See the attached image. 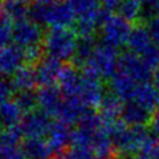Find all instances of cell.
<instances>
[{
    "label": "cell",
    "mask_w": 159,
    "mask_h": 159,
    "mask_svg": "<svg viewBox=\"0 0 159 159\" xmlns=\"http://www.w3.org/2000/svg\"><path fill=\"white\" fill-rule=\"evenodd\" d=\"M116 152L123 155L138 154L153 137L147 125H128L122 119L106 122Z\"/></svg>",
    "instance_id": "cell-1"
},
{
    "label": "cell",
    "mask_w": 159,
    "mask_h": 159,
    "mask_svg": "<svg viewBox=\"0 0 159 159\" xmlns=\"http://www.w3.org/2000/svg\"><path fill=\"white\" fill-rule=\"evenodd\" d=\"M29 17L48 27H70L76 21V14L66 0H60L51 5L34 2L30 6Z\"/></svg>",
    "instance_id": "cell-2"
},
{
    "label": "cell",
    "mask_w": 159,
    "mask_h": 159,
    "mask_svg": "<svg viewBox=\"0 0 159 159\" xmlns=\"http://www.w3.org/2000/svg\"><path fill=\"white\" fill-rule=\"evenodd\" d=\"M78 36L71 27H50L43 36L42 47L46 56L60 61L73 58Z\"/></svg>",
    "instance_id": "cell-3"
},
{
    "label": "cell",
    "mask_w": 159,
    "mask_h": 159,
    "mask_svg": "<svg viewBox=\"0 0 159 159\" xmlns=\"http://www.w3.org/2000/svg\"><path fill=\"white\" fill-rule=\"evenodd\" d=\"M119 55L116 47L101 42L94 48L91 58L81 68L82 72L94 75L99 78H111L118 70Z\"/></svg>",
    "instance_id": "cell-4"
},
{
    "label": "cell",
    "mask_w": 159,
    "mask_h": 159,
    "mask_svg": "<svg viewBox=\"0 0 159 159\" xmlns=\"http://www.w3.org/2000/svg\"><path fill=\"white\" fill-rule=\"evenodd\" d=\"M99 30L102 42L117 48L127 43L128 36L132 31V26L130 22L122 17L119 14H112V11L104 9L99 24Z\"/></svg>",
    "instance_id": "cell-5"
},
{
    "label": "cell",
    "mask_w": 159,
    "mask_h": 159,
    "mask_svg": "<svg viewBox=\"0 0 159 159\" xmlns=\"http://www.w3.org/2000/svg\"><path fill=\"white\" fill-rule=\"evenodd\" d=\"M53 118L43 111H31L24 114L20 128L25 138H46L53 125Z\"/></svg>",
    "instance_id": "cell-6"
},
{
    "label": "cell",
    "mask_w": 159,
    "mask_h": 159,
    "mask_svg": "<svg viewBox=\"0 0 159 159\" xmlns=\"http://www.w3.org/2000/svg\"><path fill=\"white\" fill-rule=\"evenodd\" d=\"M102 78L81 71V83L77 93V98L89 109L98 108L103 97L104 87L101 82Z\"/></svg>",
    "instance_id": "cell-7"
},
{
    "label": "cell",
    "mask_w": 159,
    "mask_h": 159,
    "mask_svg": "<svg viewBox=\"0 0 159 159\" xmlns=\"http://www.w3.org/2000/svg\"><path fill=\"white\" fill-rule=\"evenodd\" d=\"M43 30L42 25L31 20L30 17L19 20L14 22L12 30V41L14 43L26 47L31 45H39L43 41Z\"/></svg>",
    "instance_id": "cell-8"
},
{
    "label": "cell",
    "mask_w": 159,
    "mask_h": 159,
    "mask_svg": "<svg viewBox=\"0 0 159 159\" xmlns=\"http://www.w3.org/2000/svg\"><path fill=\"white\" fill-rule=\"evenodd\" d=\"M37 101L40 109L56 119L65 103V94L58 84L40 86L37 91Z\"/></svg>",
    "instance_id": "cell-9"
},
{
    "label": "cell",
    "mask_w": 159,
    "mask_h": 159,
    "mask_svg": "<svg viewBox=\"0 0 159 159\" xmlns=\"http://www.w3.org/2000/svg\"><path fill=\"white\" fill-rule=\"evenodd\" d=\"M118 70L125 72L127 75L133 77L139 83L149 81V78L153 76L152 70L145 65L142 56L138 53H134L132 51H128V52H124L123 55H120Z\"/></svg>",
    "instance_id": "cell-10"
},
{
    "label": "cell",
    "mask_w": 159,
    "mask_h": 159,
    "mask_svg": "<svg viewBox=\"0 0 159 159\" xmlns=\"http://www.w3.org/2000/svg\"><path fill=\"white\" fill-rule=\"evenodd\" d=\"M25 63L24 50L16 43H9L0 48V77H11Z\"/></svg>",
    "instance_id": "cell-11"
},
{
    "label": "cell",
    "mask_w": 159,
    "mask_h": 159,
    "mask_svg": "<svg viewBox=\"0 0 159 159\" xmlns=\"http://www.w3.org/2000/svg\"><path fill=\"white\" fill-rule=\"evenodd\" d=\"M138 86L139 82H137L133 77H130L129 75H127L120 70H117V72L109 78L111 91L123 102L134 99Z\"/></svg>",
    "instance_id": "cell-12"
},
{
    "label": "cell",
    "mask_w": 159,
    "mask_h": 159,
    "mask_svg": "<svg viewBox=\"0 0 159 159\" xmlns=\"http://www.w3.org/2000/svg\"><path fill=\"white\" fill-rule=\"evenodd\" d=\"M62 61L56 60L53 57L46 56L43 57L36 66V77L37 83L40 86H47V84H56L60 77V73L62 71Z\"/></svg>",
    "instance_id": "cell-13"
},
{
    "label": "cell",
    "mask_w": 159,
    "mask_h": 159,
    "mask_svg": "<svg viewBox=\"0 0 159 159\" xmlns=\"http://www.w3.org/2000/svg\"><path fill=\"white\" fill-rule=\"evenodd\" d=\"M81 83V72L75 65H63L57 84L65 97H76Z\"/></svg>",
    "instance_id": "cell-14"
},
{
    "label": "cell",
    "mask_w": 159,
    "mask_h": 159,
    "mask_svg": "<svg viewBox=\"0 0 159 159\" xmlns=\"http://www.w3.org/2000/svg\"><path fill=\"white\" fill-rule=\"evenodd\" d=\"M152 112L135 101L124 102L120 112V119L128 125H145L152 119Z\"/></svg>",
    "instance_id": "cell-15"
},
{
    "label": "cell",
    "mask_w": 159,
    "mask_h": 159,
    "mask_svg": "<svg viewBox=\"0 0 159 159\" xmlns=\"http://www.w3.org/2000/svg\"><path fill=\"white\" fill-rule=\"evenodd\" d=\"M20 148L26 159H51L55 154L46 138H25Z\"/></svg>",
    "instance_id": "cell-16"
},
{
    "label": "cell",
    "mask_w": 159,
    "mask_h": 159,
    "mask_svg": "<svg viewBox=\"0 0 159 159\" xmlns=\"http://www.w3.org/2000/svg\"><path fill=\"white\" fill-rule=\"evenodd\" d=\"M149 112H157L159 109V87L153 82H142L139 83L134 99Z\"/></svg>",
    "instance_id": "cell-17"
},
{
    "label": "cell",
    "mask_w": 159,
    "mask_h": 159,
    "mask_svg": "<svg viewBox=\"0 0 159 159\" xmlns=\"http://www.w3.org/2000/svg\"><path fill=\"white\" fill-rule=\"evenodd\" d=\"M71 125L61 122V120H55L53 125L46 137L48 144L51 145L52 150L55 153H61L66 149L68 144H71Z\"/></svg>",
    "instance_id": "cell-18"
},
{
    "label": "cell",
    "mask_w": 159,
    "mask_h": 159,
    "mask_svg": "<svg viewBox=\"0 0 159 159\" xmlns=\"http://www.w3.org/2000/svg\"><path fill=\"white\" fill-rule=\"evenodd\" d=\"M125 45L128 46L129 51L138 53V55H143L153 45V40H152V36L147 26L135 25L134 27H132V31L128 36Z\"/></svg>",
    "instance_id": "cell-19"
},
{
    "label": "cell",
    "mask_w": 159,
    "mask_h": 159,
    "mask_svg": "<svg viewBox=\"0 0 159 159\" xmlns=\"http://www.w3.org/2000/svg\"><path fill=\"white\" fill-rule=\"evenodd\" d=\"M14 89L17 91H27V89H34L37 83V77H36V71L34 66L30 65H24L21 66L12 76L10 80Z\"/></svg>",
    "instance_id": "cell-20"
},
{
    "label": "cell",
    "mask_w": 159,
    "mask_h": 159,
    "mask_svg": "<svg viewBox=\"0 0 159 159\" xmlns=\"http://www.w3.org/2000/svg\"><path fill=\"white\" fill-rule=\"evenodd\" d=\"M98 42L96 40V35H91V36H80L78 41H77V47H76V52L73 56V65L77 68H82L87 61L91 58L94 48L97 47Z\"/></svg>",
    "instance_id": "cell-21"
},
{
    "label": "cell",
    "mask_w": 159,
    "mask_h": 159,
    "mask_svg": "<svg viewBox=\"0 0 159 159\" xmlns=\"http://www.w3.org/2000/svg\"><path fill=\"white\" fill-rule=\"evenodd\" d=\"M122 102L123 101L120 98H118L113 92L106 93L99 107H98V112L106 122L117 120L118 117H120V112H122V107H123Z\"/></svg>",
    "instance_id": "cell-22"
},
{
    "label": "cell",
    "mask_w": 159,
    "mask_h": 159,
    "mask_svg": "<svg viewBox=\"0 0 159 159\" xmlns=\"http://www.w3.org/2000/svg\"><path fill=\"white\" fill-rule=\"evenodd\" d=\"M24 114L25 113L19 107V104L14 99H10L0 104V125L2 128L19 125Z\"/></svg>",
    "instance_id": "cell-23"
},
{
    "label": "cell",
    "mask_w": 159,
    "mask_h": 159,
    "mask_svg": "<svg viewBox=\"0 0 159 159\" xmlns=\"http://www.w3.org/2000/svg\"><path fill=\"white\" fill-rule=\"evenodd\" d=\"M30 6L27 0H4L1 4V14L16 22L29 17Z\"/></svg>",
    "instance_id": "cell-24"
},
{
    "label": "cell",
    "mask_w": 159,
    "mask_h": 159,
    "mask_svg": "<svg viewBox=\"0 0 159 159\" xmlns=\"http://www.w3.org/2000/svg\"><path fill=\"white\" fill-rule=\"evenodd\" d=\"M117 10L122 17L129 22H133L143 17L144 4L142 0H123Z\"/></svg>",
    "instance_id": "cell-25"
},
{
    "label": "cell",
    "mask_w": 159,
    "mask_h": 159,
    "mask_svg": "<svg viewBox=\"0 0 159 159\" xmlns=\"http://www.w3.org/2000/svg\"><path fill=\"white\" fill-rule=\"evenodd\" d=\"M14 101L19 104V107L22 109L24 113L35 111L36 107L39 106L37 101V92L34 89H27V91H17Z\"/></svg>",
    "instance_id": "cell-26"
},
{
    "label": "cell",
    "mask_w": 159,
    "mask_h": 159,
    "mask_svg": "<svg viewBox=\"0 0 159 159\" xmlns=\"http://www.w3.org/2000/svg\"><path fill=\"white\" fill-rule=\"evenodd\" d=\"M22 137H24V134L21 132L20 125L2 128L0 130V144L17 147V144L20 143V140H21Z\"/></svg>",
    "instance_id": "cell-27"
},
{
    "label": "cell",
    "mask_w": 159,
    "mask_h": 159,
    "mask_svg": "<svg viewBox=\"0 0 159 159\" xmlns=\"http://www.w3.org/2000/svg\"><path fill=\"white\" fill-rule=\"evenodd\" d=\"M61 159H98V158L89 148L80 147V145H70V148L62 152Z\"/></svg>",
    "instance_id": "cell-28"
},
{
    "label": "cell",
    "mask_w": 159,
    "mask_h": 159,
    "mask_svg": "<svg viewBox=\"0 0 159 159\" xmlns=\"http://www.w3.org/2000/svg\"><path fill=\"white\" fill-rule=\"evenodd\" d=\"M133 159H159V138L153 135Z\"/></svg>",
    "instance_id": "cell-29"
},
{
    "label": "cell",
    "mask_w": 159,
    "mask_h": 159,
    "mask_svg": "<svg viewBox=\"0 0 159 159\" xmlns=\"http://www.w3.org/2000/svg\"><path fill=\"white\" fill-rule=\"evenodd\" d=\"M24 50V57H25V63L30 66H36L42 58H43V47L41 43L39 45H31L22 47Z\"/></svg>",
    "instance_id": "cell-30"
},
{
    "label": "cell",
    "mask_w": 159,
    "mask_h": 159,
    "mask_svg": "<svg viewBox=\"0 0 159 159\" xmlns=\"http://www.w3.org/2000/svg\"><path fill=\"white\" fill-rule=\"evenodd\" d=\"M142 58L144 60L145 65L152 70L155 71L157 68H159V45L158 43H153L143 55H140Z\"/></svg>",
    "instance_id": "cell-31"
},
{
    "label": "cell",
    "mask_w": 159,
    "mask_h": 159,
    "mask_svg": "<svg viewBox=\"0 0 159 159\" xmlns=\"http://www.w3.org/2000/svg\"><path fill=\"white\" fill-rule=\"evenodd\" d=\"M0 159H26L21 148L0 144Z\"/></svg>",
    "instance_id": "cell-32"
},
{
    "label": "cell",
    "mask_w": 159,
    "mask_h": 159,
    "mask_svg": "<svg viewBox=\"0 0 159 159\" xmlns=\"http://www.w3.org/2000/svg\"><path fill=\"white\" fill-rule=\"evenodd\" d=\"M14 91L15 89H14L10 80L0 77V104L10 101L11 97H12Z\"/></svg>",
    "instance_id": "cell-33"
},
{
    "label": "cell",
    "mask_w": 159,
    "mask_h": 159,
    "mask_svg": "<svg viewBox=\"0 0 159 159\" xmlns=\"http://www.w3.org/2000/svg\"><path fill=\"white\" fill-rule=\"evenodd\" d=\"M145 26L154 43L159 45V15H154L145 20Z\"/></svg>",
    "instance_id": "cell-34"
},
{
    "label": "cell",
    "mask_w": 159,
    "mask_h": 159,
    "mask_svg": "<svg viewBox=\"0 0 159 159\" xmlns=\"http://www.w3.org/2000/svg\"><path fill=\"white\" fill-rule=\"evenodd\" d=\"M98 1L103 9L108 10V11H113V10L118 9V6L120 5V2L123 0H98Z\"/></svg>",
    "instance_id": "cell-35"
},
{
    "label": "cell",
    "mask_w": 159,
    "mask_h": 159,
    "mask_svg": "<svg viewBox=\"0 0 159 159\" xmlns=\"http://www.w3.org/2000/svg\"><path fill=\"white\" fill-rule=\"evenodd\" d=\"M149 124H150V129L154 133V135L159 138V109L157 112H154V114L152 116V119H150Z\"/></svg>",
    "instance_id": "cell-36"
},
{
    "label": "cell",
    "mask_w": 159,
    "mask_h": 159,
    "mask_svg": "<svg viewBox=\"0 0 159 159\" xmlns=\"http://www.w3.org/2000/svg\"><path fill=\"white\" fill-rule=\"evenodd\" d=\"M57 1H60V0H34V2H39V4H43V5H51Z\"/></svg>",
    "instance_id": "cell-37"
},
{
    "label": "cell",
    "mask_w": 159,
    "mask_h": 159,
    "mask_svg": "<svg viewBox=\"0 0 159 159\" xmlns=\"http://www.w3.org/2000/svg\"><path fill=\"white\" fill-rule=\"evenodd\" d=\"M153 82L159 87V68H157L153 73Z\"/></svg>",
    "instance_id": "cell-38"
},
{
    "label": "cell",
    "mask_w": 159,
    "mask_h": 159,
    "mask_svg": "<svg viewBox=\"0 0 159 159\" xmlns=\"http://www.w3.org/2000/svg\"><path fill=\"white\" fill-rule=\"evenodd\" d=\"M143 1V4H144V6H154L155 4H158L159 2V0H142Z\"/></svg>",
    "instance_id": "cell-39"
},
{
    "label": "cell",
    "mask_w": 159,
    "mask_h": 159,
    "mask_svg": "<svg viewBox=\"0 0 159 159\" xmlns=\"http://www.w3.org/2000/svg\"><path fill=\"white\" fill-rule=\"evenodd\" d=\"M51 159H61V158H55V157H52Z\"/></svg>",
    "instance_id": "cell-40"
}]
</instances>
